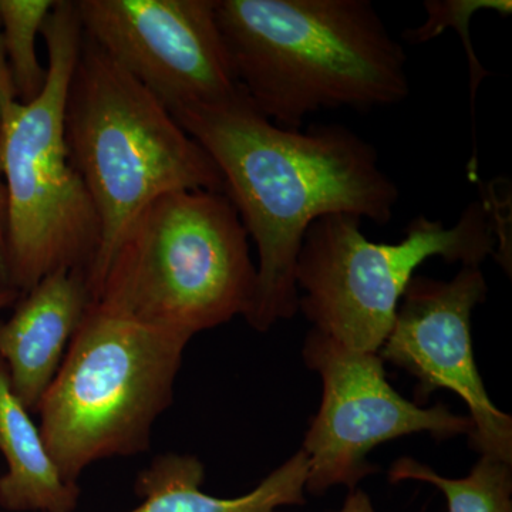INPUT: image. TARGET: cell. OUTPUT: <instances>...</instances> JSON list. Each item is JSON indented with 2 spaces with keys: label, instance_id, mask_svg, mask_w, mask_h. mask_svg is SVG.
<instances>
[{
  "label": "cell",
  "instance_id": "cell-14",
  "mask_svg": "<svg viewBox=\"0 0 512 512\" xmlns=\"http://www.w3.org/2000/svg\"><path fill=\"white\" fill-rule=\"evenodd\" d=\"M389 480L434 485L446 497L448 512H512L511 464L495 458L481 456L467 477L447 478L404 457L390 467Z\"/></svg>",
  "mask_w": 512,
  "mask_h": 512
},
{
  "label": "cell",
  "instance_id": "cell-7",
  "mask_svg": "<svg viewBox=\"0 0 512 512\" xmlns=\"http://www.w3.org/2000/svg\"><path fill=\"white\" fill-rule=\"evenodd\" d=\"M360 227L353 215L319 218L306 231L296 264L298 311L312 329L360 352L382 348L414 272L427 259L463 266H480L488 256L503 266L511 262L495 201L471 202L450 228L419 215L397 244L369 241Z\"/></svg>",
  "mask_w": 512,
  "mask_h": 512
},
{
  "label": "cell",
  "instance_id": "cell-2",
  "mask_svg": "<svg viewBox=\"0 0 512 512\" xmlns=\"http://www.w3.org/2000/svg\"><path fill=\"white\" fill-rule=\"evenodd\" d=\"M242 92L278 126L409 97L407 56L370 0H215Z\"/></svg>",
  "mask_w": 512,
  "mask_h": 512
},
{
  "label": "cell",
  "instance_id": "cell-12",
  "mask_svg": "<svg viewBox=\"0 0 512 512\" xmlns=\"http://www.w3.org/2000/svg\"><path fill=\"white\" fill-rule=\"evenodd\" d=\"M308 457L299 450L272 471L251 493L235 498L205 494L204 466L191 454L158 456L138 474L141 504L130 512H278L305 503Z\"/></svg>",
  "mask_w": 512,
  "mask_h": 512
},
{
  "label": "cell",
  "instance_id": "cell-10",
  "mask_svg": "<svg viewBox=\"0 0 512 512\" xmlns=\"http://www.w3.org/2000/svg\"><path fill=\"white\" fill-rule=\"evenodd\" d=\"M487 292L480 266H463L451 281L414 276L377 355L417 380L419 406L436 390L456 393L470 413L474 450L512 466V417L491 402L474 359L471 319Z\"/></svg>",
  "mask_w": 512,
  "mask_h": 512
},
{
  "label": "cell",
  "instance_id": "cell-20",
  "mask_svg": "<svg viewBox=\"0 0 512 512\" xmlns=\"http://www.w3.org/2000/svg\"><path fill=\"white\" fill-rule=\"evenodd\" d=\"M22 293L16 291L12 286H0V311L15 306Z\"/></svg>",
  "mask_w": 512,
  "mask_h": 512
},
{
  "label": "cell",
  "instance_id": "cell-4",
  "mask_svg": "<svg viewBox=\"0 0 512 512\" xmlns=\"http://www.w3.org/2000/svg\"><path fill=\"white\" fill-rule=\"evenodd\" d=\"M64 136L99 215L87 282L144 208L175 191L224 192L220 170L170 110L84 36L64 111Z\"/></svg>",
  "mask_w": 512,
  "mask_h": 512
},
{
  "label": "cell",
  "instance_id": "cell-5",
  "mask_svg": "<svg viewBox=\"0 0 512 512\" xmlns=\"http://www.w3.org/2000/svg\"><path fill=\"white\" fill-rule=\"evenodd\" d=\"M42 36L45 89L30 103L13 104L0 127L10 286L22 295L62 269L89 274L101 245L99 215L64 136L67 90L83 42L74 0H56Z\"/></svg>",
  "mask_w": 512,
  "mask_h": 512
},
{
  "label": "cell",
  "instance_id": "cell-18",
  "mask_svg": "<svg viewBox=\"0 0 512 512\" xmlns=\"http://www.w3.org/2000/svg\"><path fill=\"white\" fill-rule=\"evenodd\" d=\"M15 103H19V101L16 100L8 60H6L5 50H3L2 33H0V127H2L6 114Z\"/></svg>",
  "mask_w": 512,
  "mask_h": 512
},
{
  "label": "cell",
  "instance_id": "cell-17",
  "mask_svg": "<svg viewBox=\"0 0 512 512\" xmlns=\"http://www.w3.org/2000/svg\"><path fill=\"white\" fill-rule=\"evenodd\" d=\"M0 286H10L8 258V198L0 177Z\"/></svg>",
  "mask_w": 512,
  "mask_h": 512
},
{
  "label": "cell",
  "instance_id": "cell-19",
  "mask_svg": "<svg viewBox=\"0 0 512 512\" xmlns=\"http://www.w3.org/2000/svg\"><path fill=\"white\" fill-rule=\"evenodd\" d=\"M339 512H376V510L369 495L360 488H355V490L350 491L342 510Z\"/></svg>",
  "mask_w": 512,
  "mask_h": 512
},
{
  "label": "cell",
  "instance_id": "cell-11",
  "mask_svg": "<svg viewBox=\"0 0 512 512\" xmlns=\"http://www.w3.org/2000/svg\"><path fill=\"white\" fill-rule=\"evenodd\" d=\"M92 302L87 272L62 269L23 293L0 322V362L29 413L39 410Z\"/></svg>",
  "mask_w": 512,
  "mask_h": 512
},
{
  "label": "cell",
  "instance_id": "cell-1",
  "mask_svg": "<svg viewBox=\"0 0 512 512\" xmlns=\"http://www.w3.org/2000/svg\"><path fill=\"white\" fill-rule=\"evenodd\" d=\"M212 158L224 194L258 251L249 326L266 332L298 312L296 264L309 227L348 214L389 224L400 191L376 148L340 124L293 130L266 119L244 92L173 111Z\"/></svg>",
  "mask_w": 512,
  "mask_h": 512
},
{
  "label": "cell",
  "instance_id": "cell-8",
  "mask_svg": "<svg viewBox=\"0 0 512 512\" xmlns=\"http://www.w3.org/2000/svg\"><path fill=\"white\" fill-rule=\"evenodd\" d=\"M302 356L322 380V403L302 447L311 494L322 495L338 485L355 490L376 471L367 457L387 441L417 433L437 440L473 433L468 416H458L446 404L423 407L404 399L387 382L377 353L346 348L312 329Z\"/></svg>",
  "mask_w": 512,
  "mask_h": 512
},
{
  "label": "cell",
  "instance_id": "cell-6",
  "mask_svg": "<svg viewBox=\"0 0 512 512\" xmlns=\"http://www.w3.org/2000/svg\"><path fill=\"white\" fill-rule=\"evenodd\" d=\"M190 340L92 305L37 413L50 456L70 483L92 464L146 453L174 399Z\"/></svg>",
  "mask_w": 512,
  "mask_h": 512
},
{
  "label": "cell",
  "instance_id": "cell-16",
  "mask_svg": "<svg viewBox=\"0 0 512 512\" xmlns=\"http://www.w3.org/2000/svg\"><path fill=\"white\" fill-rule=\"evenodd\" d=\"M426 20L419 28L406 29L403 40L409 45H421L436 39L446 29L456 30L463 39L466 49L468 69H470V100L471 117H473L474 144H476V99L477 90L490 72L484 69L477 59L476 50L470 35V23L473 16L481 10L500 13L501 16L511 15V0H427L424 2ZM477 147V146H476Z\"/></svg>",
  "mask_w": 512,
  "mask_h": 512
},
{
  "label": "cell",
  "instance_id": "cell-9",
  "mask_svg": "<svg viewBox=\"0 0 512 512\" xmlns=\"http://www.w3.org/2000/svg\"><path fill=\"white\" fill-rule=\"evenodd\" d=\"M84 36L173 113L241 93L215 0H74Z\"/></svg>",
  "mask_w": 512,
  "mask_h": 512
},
{
  "label": "cell",
  "instance_id": "cell-15",
  "mask_svg": "<svg viewBox=\"0 0 512 512\" xmlns=\"http://www.w3.org/2000/svg\"><path fill=\"white\" fill-rule=\"evenodd\" d=\"M56 0H0V33L16 100L30 103L45 89L47 67L37 56V36Z\"/></svg>",
  "mask_w": 512,
  "mask_h": 512
},
{
  "label": "cell",
  "instance_id": "cell-3",
  "mask_svg": "<svg viewBox=\"0 0 512 512\" xmlns=\"http://www.w3.org/2000/svg\"><path fill=\"white\" fill-rule=\"evenodd\" d=\"M89 288L104 311L191 340L251 309L247 229L224 192H170L121 232Z\"/></svg>",
  "mask_w": 512,
  "mask_h": 512
},
{
  "label": "cell",
  "instance_id": "cell-13",
  "mask_svg": "<svg viewBox=\"0 0 512 512\" xmlns=\"http://www.w3.org/2000/svg\"><path fill=\"white\" fill-rule=\"evenodd\" d=\"M0 453L8 471L0 477V507L13 512H73L80 490L60 473L42 431L18 399L0 362Z\"/></svg>",
  "mask_w": 512,
  "mask_h": 512
}]
</instances>
